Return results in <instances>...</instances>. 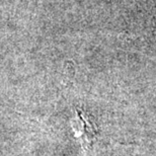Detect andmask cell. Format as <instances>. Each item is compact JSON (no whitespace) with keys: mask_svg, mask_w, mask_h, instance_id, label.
<instances>
[{"mask_svg":"<svg viewBox=\"0 0 156 156\" xmlns=\"http://www.w3.org/2000/svg\"><path fill=\"white\" fill-rule=\"evenodd\" d=\"M74 137L82 145H90L94 139L95 131L92 124L83 113H76L71 121Z\"/></svg>","mask_w":156,"mask_h":156,"instance_id":"6da1fadb","label":"cell"}]
</instances>
